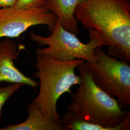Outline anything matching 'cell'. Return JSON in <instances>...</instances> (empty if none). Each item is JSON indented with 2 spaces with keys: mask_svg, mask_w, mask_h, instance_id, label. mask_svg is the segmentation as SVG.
Here are the masks:
<instances>
[{
  "mask_svg": "<svg viewBox=\"0 0 130 130\" xmlns=\"http://www.w3.org/2000/svg\"><path fill=\"white\" fill-rule=\"evenodd\" d=\"M102 47L95 50L96 60L84 62L94 84L124 108L130 104V66L108 55Z\"/></svg>",
  "mask_w": 130,
  "mask_h": 130,
  "instance_id": "cell-5",
  "label": "cell"
},
{
  "mask_svg": "<svg viewBox=\"0 0 130 130\" xmlns=\"http://www.w3.org/2000/svg\"><path fill=\"white\" fill-rule=\"evenodd\" d=\"M17 0H0V7L14 6Z\"/></svg>",
  "mask_w": 130,
  "mask_h": 130,
  "instance_id": "cell-12",
  "label": "cell"
},
{
  "mask_svg": "<svg viewBox=\"0 0 130 130\" xmlns=\"http://www.w3.org/2000/svg\"><path fill=\"white\" fill-rule=\"evenodd\" d=\"M77 69L82 81L76 92L72 93V101L67 113L76 119L113 128L130 129V112L120 103L94 84L84 63Z\"/></svg>",
  "mask_w": 130,
  "mask_h": 130,
  "instance_id": "cell-2",
  "label": "cell"
},
{
  "mask_svg": "<svg viewBox=\"0 0 130 130\" xmlns=\"http://www.w3.org/2000/svg\"><path fill=\"white\" fill-rule=\"evenodd\" d=\"M90 41L87 43L81 42L73 33L66 30L57 19L51 34L43 37L35 33L30 32L31 41L40 46L35 54L51 56L59 60L70 61L77 59L86 62L96 60L95 50L99 47L107 46V43L102 36L93 29H89Z\"/></svg>",
  "mask_w": 130,
  "mask_h": 130,
  "instance_id": "cell-4",
  "label": "cell"
},
{
  "mask_svg": "<svg viewBox=\"0 0 130 130\" xmlns=\"http://www.w3.org/2000/svg\"><path fill=\"white\" fill-rule=\"evenodd\" d=\"M57 18L46 7H0V39L19 37L29 28L42 25L51 32Z\"/></svg>",
  "mask_w": 130,
  "mask_h": 130,
  "instance_id": "cell-6",
  "label": "cell"
},
{
  "mask_svg": "<svg viewBox=\"0 0 130 130\" xmlns=\"http://www.w3.org/2000/svg\"><path fill=\"white\" fill-rule=\"evenodd\" d=\"M84 0H48L46 8L54 14L65 29L77 35L78 21L75 15V9Z\"/></svg>",
  "mask_w": 130,
  "mask_h": 130,
  "instance_id": "cell-9",
  "label": "cell"
},
{
  "mask_svg": "<svg viewBox=\"0 0 130 130\" xmlns=\"http://www.w3.org/2000/svg\"><path fill=\"white\" fill-rule=\"evenodd\" d=\"M48 0H17L14 7L19 9L46 7Z\"/></svg>",
  "mask_w": 130,
  "mask_h": 130,
  "instance_id": "cell-11",
  "label": "cell"
},
{
  "mask_svg": "<svg viewBox=\"0 0 130 130\" xmlns=\"http://www.w3.org/2000/svg\"><path fill=\"white\" fill-rule=\"evenodd\" d=\"M28 118L17 124H9L0 130H64V126L45 116L32 101L28 105Z\"/></svg>",
  "mask_w": 130,
  "mask_h": 130,
  "instance_id": "cell-8",
  "label": "cell"
},
{
  "mask_svg": "<svg viewBox=\"0 0 130 130\" xmlns=\"http://www.w3.org/2000/svg\"><path fill=\"white\" fill-rule=\"evenodd\" d=\"M24 85L22 84H11L6 86H0V120L2 117V109L5 103L14 93Z\"/></svg>",
  "mask_w": 130,
  "mask_h": 130,
  "instance_id": "cell-10",
  "label": "cell"
},
{
  "mask_svg": "<svg viewBox=\"0 0 130 130\" xmlns=\"http://www.w3.org/2000/svg\"><path fill=\"white\" fill-rule=\"evenodd\" d=\"M25 48L24 45H17L8 38L0 41V83L22 84L34 89L38 86L39 83L25 76L14 64V60H19L18 56Z\"/></svg>",
  "mask_w": 130,
  "mask_h": 130,
  "instance_id": "cell-7",
  "label": "cell"
},
{
  "mask_svg": "<svg viewBox=\"0 0 130 130\" xmlns=\"http://www.w3.org/2000/svg\"><path fill=\"white\" fill-rule=\"evenodd\" d=\"M85 60L77 59L62 61L51 56L37 54L33 77L39 80V92L32 101L48 118L63 124L57 110V102L66 93L71 94L72 87L81 84L80 76L75 73L78 67Z\"/></svg>",
  "mask_w": 130,
  "mask_h": 130,
  "instance_id": "cell-3",
  "label": "cell"
},
{
  "mask_svg": "<svg viewBox=\"0 0 130 130\" xmlns=\"http://www.w3.org/2000/svg\"><path fill=\"white\" fill-rule=\"evenodd\" d=\"M75 15L85 29L97 31L107 42V53L130 61V5L128 0H84Z\"/></svg>",
  "mask_w": 130,
  "mask_h": 130,
  "instance_id": "cell-1",
  "label": "cell"
}]
</instances>
